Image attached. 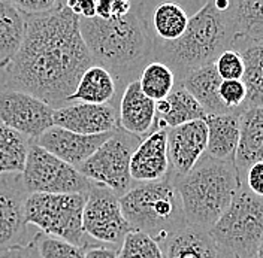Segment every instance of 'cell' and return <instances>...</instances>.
<instances>
[{
	"instance_id": "obj_21",
	"label": "cell",
	"mask_w": 263,
	"mask_h": 258,
	"mask_svg": "<svg viewBox=\"0 0 263 258\" xmlns=\"http://www.w3.org/2000/svg\"><path fill=\"white\" fill-rule=\"evenodd\" d=\"M163 258H223L208 231L184 226L162 245Z\"/></svg>"
},
{
	"instance_id": "obj_8",
	"label": "cell",
	"mask_w": 263,
	"mask_h": 258,
	"mask_svg": "<svg viewBox=\"0 0 263 258\" xmlns=\"http://www.w3.org/2000/svg\"><path fill=\"white\" fill-rule=\"evenodd\" d=\"M139 142V137L118 127L87 162L82 163L78 172L90 182L121 197L135 185L130 176V158Z\"/></svg>"
},
{
	"instance_id": "obj_5",
	"label": "cell",
	"mask_w": 263,
	"mask_h": 258,
	"mask_svg": "<svg viewBox=\"0 0 263 258\" xmlns=\"http://www.w3.org/2000/svg\"><path fill=\"white\" fill-rule=\"evenodd\" d=\"M123 215L132 231L147 234L162 245L185 224L180 194L172 177L149 184H135L120 197Z\"/></svg>"
},
{
	"instance_id": "obj_26",
	"label": "cell",
	"mask_w": 263,
	"mask_h": 258,
	"mask_svg": "<svg viewBox=\"0 0 263 258\" xmlns=\"http://www.w3.org/2000/svg\"><path fill=\"white\" fill-rule=\"evenodd\" d=\"M24 37V18L12 2L0 0V70L12 63Z\"/></svg>"
},
{
	"instance_id": "obj_27",
	"label": "cell",
	"mask_w": 263,
	"mask_h": 258,
	"mask_svg": "<svg viewBox=\"0 0 263 258\" xmlns=\"http://www.w3.org/2000/svg\"><path fill=\"white\" fill-rule=\"evenodd\" d=\"M239 54L244 62L241 82L247 91L246 102L239 112L253 108H263V45L248 47Z\"/></svg>"
},
{
	"instance_id": "obj_35",
	"label": "cell",
	"mask_w": 263,
	"mask_h": 258,
	"mask_svg": "<svg viewBox=\"0 0 263 258\" xmlns=\"http://www.w3.org/2000/svg\"><path fill=\"white\" fill-rule=\"evenodd\" d=\"M241 181L254 195L263 199V162L251 164Z\"/></svg>"
},
{
	"instance_id": "obj_12",
	"label": "cell",
	"mask_w": 263,
	"mask_h": 258,
	"mask_svg": "<svg viewBox=\"0 0 263 258\" xmlns=\"http://www.w3.org/2000/svg\"><path fill=\"white\" fill-rule=\"evenodd\" d=\"M208 131L203 120H196L178 127L166 130L169 173L187 175L206 151Z\"/></svg>"
},
{
	"instance_id": "obj_3",
	"label": "cell",
	"mask_w": 263,
	"mask_h": 258,
	"mask_svg": "<svg viewBox=\"0 0 263 258\" xmlns=\"http://www.w3.org/2000/svg\"><path fill=\"white\" fill-rule=\"evenodd\" d=\"M171 177L180 194L185 224L205 231L226 212L242 182L235 160L221 162L206 154L187 175Z\"/></svg>"
},
{
	"instance_id": "obj_34",
	"label": "cell",
	"mask_w": 263,
	"mask_h": 258,
	"mask_svg": "<svg viewBox=\"0 0 263 258\" xmlns=\"http://www.w3.org/2000/svg\"><path fill=\"white\" fill-rule=\"evenodd\" d=\"M60 0H12L16 11L23 15H41L57 8Z\"/></svg>"
},
{
	"instance_id": "obj_37",
	"label": "cell",
	"mask_w": 263,
	"mask_h": 258,
	"mask_svg": "<svg viewBox=\"0 0 263 258\" xmlns=\"http://www.w3.org/2000/svg\"><path fill=\"white\" fill-rule=\"evenodd\" d=\"M118 249H115L112 246H106V245H88L87 248H84V258H117Z\"/></svg>"
},
{
	"instance_id": "obj_1",
	"label": "cell",
	"mask_w": 263,
	"mask_h": 258,
	"mask_svg": "<svg viewBox=\"0 0 263 258\" xmlns=\"http://www.w3.org/2000/svg\"><path fill=\"white\" fill-rule=\"evenodd\" d=\"M23 18L21 47L3 70L0 85L59 109L69 103L85 69L95 65L82 41L80 18L65 2L49 12Z\"/></svg>"
},
{
	"instance_id": "obj_32",
	"label": "cell",
	"mask_w": 263,
	"mask_h": 258,
	"mask_svg": "<svg viewBox=\"0 0 263 258\" xmlns=\"http://www.w3.org/2000/svg\"><path fill=\"white\" fill-rule=\"evenodd\" d=\"M215 70L221 81H241L244 73V62L239 52L233 49H226L214 62Z\"/></svg>"
},
{
	"instance_id": "obj_4",
	"label": "cell",
	"mask_w": 263,
	"mask_h": 258,
	"mask_svg": "<svg viewBox=\"0 0 263 258\" xmlns=\"http://www.w3.org/2000/svg\"><path fill=\"white\" fill-rule=\"evenodd\" d=\"M230 49V29L226 11L206 2L189 18L184 34L174 42H154V60L166 65L177 84L192 70L213 65L221 52Z\"/></svg>"
},
{
	"instance_id": "obj_25",
	"label": "cell",
	"mask_w": 263,
	"mask_h": 258,
	"mask_svg": "<svg viewBox=\"0 0 263 258\" xmlns=\"http://www.w3.org/2000/svg\"><path fill=\"white\" fill-rule=\"evenodd\" d=\"M117 91L118 88L114 76L103 66L91 65L81 75L69 103L80 102L90 105H106L112 102Z\"/></svg>"
},
{
	"instance_id": "obj_28",
	"label": "cell",
	"mask_w": 263,
	"mask_h": 258,
	"mask_svg": "<svg viewBox=\"0 0 263 258\" xmlns=\"http://www.w3.org/2000/svg\"><path fill=\"white\" fill-rule=\"evenodd\" d=\"M32 141L0 121V177L21 175Z\"/></svg>"
},
{
	"instance_id": "obj_7",
	"label": "cell",
	"mask_w": 263,
	"mask_h": 258,
	"mask_svg": "<svg viewBox=\"0 0 263 258\" xmlns=\"http://www.w3.org/2000/svg\"><path fill=\"white\" fill-rule=\"evenodd\" d=\"M87 194H27L24 200V224L41 233L80 248L90 241L84 233L82 212Z\"/></svg>"
},
{
	"instance_id": "obj_2",
	"label": "cell",
	"mask_w": 263,
	"mask_h": 258,
	"mask_svg": "<svg viewBox=\"0 0 263 258\" xmlns=\"http://www.w3.org/2000/svg\"><path fill=\"white\" fill-rule=\"evenodd\" d=\"M80 32L95 65L114 76L117 88L136 81V75L154 60V42L148 30L142 3H133L123 16L80 18Z\"/></svg>"
},
{
	"instance_id": "obj_31",
	"label": "cell",
	"mask_w": 263,
	"mask_h": 258,
	"mask_svg": "<svg viewBox=\"0 0 263 258\" xmlns=\"http://www.w3.org/2000/svg\"><path fill=\"white\" fill-rule=\"evenodd\" d=\"M41 258H84V248L37 233L33 239Z\"/></svg>"
},
{
	"instance_id": "obj_6",
	"label": "cell",
	"mask_w": 263,
	"mask_h": 258,
	"mask_svg": "<svg viewBox=\"0 0 263 258\" xmlns=\"http://www.w3.org/2000/svg\"><path fill=\"white\" fill-rule=\"evenodd\" d=\"M208 233L223 254L256 258L263 242V199L241 182L229 208Z\"/></svg>"
},
{
	"instance_id": "obj_10",
	"label": "cell",
	"mask_w": 263,
	"mask_h": 258,
	"mask_svg": "<svg viewBox=\"0 0 263 258\" xmlns=\"http://www.w3.org/2000/svg\"><path fill=\"white\" fill-rule=\"evenodd\" d=\"M82 227L87 237L115 249L121 246L124 237L132 231L120 206V197L95 182H91L87 193Z\"/></svg>"
},
{
	"instance_id": "obj_24",
	"label": "cell",
	"mask_w": 263,
	"mask_h": 258,
	"mask_svg": "<svg viewBox=\"0 0 263 258\" xmlns=\"http://www.w3.org/2000/svg\"><path fill=\"white\" fill-rule=\"evenodd\" d=\"M205 116L206 113L200 105L180 84L166 98L156 102V130L174 129L196 120H205Z\"/></svg>"
},
{
	"instance_id": "obj_30",
	"label": "cell",
	"mask_w": 263,
	"mask_h": 258,
	"mask_svg": "<svg viewBox=\"0 0 263 258\" xmlns=\"http://www.w3.org/2000/svg\"><path fill=\"white\" fill-rule=\"evenodd\" d=\"M117 258H163V252L160 245L147 234L130 231L118 248Z\"/></svg>"
},
{
	"instance_id": "obj_16",
	"label": "cell",
	"mask_w": 263,
	"mask_h": 258,
	"mask_svg": "<svg viewBox=\"0 0 263 258\" xmlns=\"http://www.w3.org/2000/svg\"><path fill=\"white\" fill-rule=\"evenodd\" d=\"M230 29V49L241 52L263 45V0H235L226 9Z\"/></svg>"
},
{
	"instance_id": "obj_18",
	"label": "cell",
	"mask_w": 263,
	"mask_h": 258,
	"mask_svg": "<svg viewBox=\"0 0 263 258\" xmlns=\"http://www.w3.org/2000/svg\"><path fill=\"white\" fill-rule=\"evenodd\" d=\"M27 193L23 187H16L0 177V251L14 245L26 230L24 200Z\"/></svg>"
},
{
	"instance_id": "obj_22",
	"label": "cell",
	"mask_w": 263,
	"mask_h": 258,
	"mask_svg": "<svg viewBox=\"0 0 263 258\" xmlns=\"http://www.w3.org/2000/svg\"><path fill=\"white\" fill-rule=\"evenodd\" d=\"M205 124L208 131L205 154L215 160H235L239 142V113L206 115Z\"/></svg>"
},
{
	"instance_id": "obj_36",
	"label": "cell",
	"mask_w": 263,
	"mask_h": 258,
	"mask_svg": "<svg viewBox=\"0 0 263 258\" xmlns=\"http://www.w3.org/2000/svg\"><path fill=\"white\" fill-rule=\"evenodd\" d=\"M0 258H41L37 248L33 241L29 243H20L0 251Z\"/></svg>"
},
{
	"instance_id": "obj_19",
	"label": "cell",
	"mask_w": 263,
	"mask_h": 258,
	"mask_svg": "<svg viewBox=\"0 0 263 258\" xmlns=\"http://www.w3.org/2000/svg\"><path fill=\"white\" fill-rule=\"evenodd\" d=\"M259 162H263V108H253L239 112V142L235 154L239 177Z\"/></svg>"
},
{
	"instance_id": "obj_17",
	"label": "cell",
	"mask_w": 263,
	"mask_h": 258,
	"mask_svg": "<svg viewBox=\"0 0 263 258\" xmlns=\"http://www.w3.org/2000/svg\"><path fill=\"white\" fill-rule=\"evenodd\" d=\"M118 127L139 139L156 130V102L148 98L138 81L129 82L120 98Z\"/></svg>"
},
{
	"instance_id": "obj_38",
	"label": "cell",
	"mask_w": 263,
	"mask_h": 258,
	"mask_svg": "<svg viewBox=\"0 0 263 258\" xmlns=\"http://www.w3.org/2000/svg\"><path fill=\"white\" fill-rule=\"evenodd\" d=\"M256 258H263V242H262V245L259 246V249H257V254H256Z\"/></svg>"
},
{
	"instance_id": "obj_9",
	"label": "cell",
	"mask_w": 263,
	"mask_h": 258,
	"mask_svg": "<svg viewBox=\"0 0 263 258\" xmlns=\"http://www.w3.org/2000/svg\"><path fill=\"white\" fill-rule=\"evenodd\" d=\"M91 182L78 169L62 162L44 148L30 144L21 187L27 194H87Z\"/></svg>"
},
{
	"instance_id": "obj_13",
	"label": "cell",
	"mask_w": 263,
	"mask_h": 258,
	"mask_svg": "<svg viewBox=\"0 0 263 258\" xmlns=\"http://www.w3.org/2000/svg\"><path fill=\"white\" fill-rule=\"evenodd\" d=\"M52 123L55 127L78 134L96 136L118 129V112L111 103L90 105L73 102L55 109Z\"/></svg>"
},
{
	"instance_id": "obj_14",
	"label": "cell",
	"mask_w": 263,
	"mask_h": 258,
	"mask_svg": "<svg viewBox=\"0 0 263 258\" xmlns=\"http://www.w3.org/2000/svg\"><path fill=\"white\" fill-rule=\"evenodd\" d=\"M111 134L112 131L96 136H85L52 126L47 131H44L34 141V144L48 151L54 157L60 158L62 162L78 169L105 144V141Z\"/></svg>"
},
{
	"instance_id": "obj_20",
	"label": "cell",
	"mask_w": 263,
	"mask_h": 258,
	"mask_svg": "<svg viewBox=\"0 0 263 258\" xmlns=\"http://www.w3.org/2000/svg\"><path fill=\"white\" fill-rule=\"evenodd\" d=\"M178 84L189 91L206 115L232 113L220 98L221 78L218 76L214 63L189 72Z\"/></svg>"
},
{
	"instance_id": "obj_39",
	"label": "cell",
	"mask_w": 263,
	"mask_h": 258,
	"mask_svg": "<svg viewBox=\"0 0 263 258\" xmlns=\"http://www.w3.org/2000/svg\"><path fill=\"white\" fill-rule=\"evenodd\" d=\"M2 76H3V72L0 70V82H2Z\"/></svg>"
},
{
	"instance_id": "obj_15",
	"label": "cell",
	"mask_w": 263,
	"mask_h": 258,
	"mask_svg": "<svg viewBox=\"0 0 263 258\" xmlns=\"http://www.w3.org/2000/svg\"><path fill=\"white\" fill-rule=\"evenodd\" d=\"M169 158L166 130H154L133 151L130 158V176L135 184L157 182L167 176Z\"/></svg>"
},
{
	"instance_id": "obj_11",
	"label": "cell",
	"mask_w": 263,
	"mask_h": 258,
	"mask_svg": "<svg viewBox=\"0 0 263 258\" xmlns=\"http://www.w3.org/2000/svg\"><path fill=\"white\" fill-rule=\"evenodd\" d=\"M54 111L34 96L0 85V121L32 142L54 126Z\"/></svg>"
},
{
	"instance_id": "obj_33",
	"label": "cell",
	"mask_w": 263,
	"mask_h": 258,
	"mask_svg": "<svg viewBox=\"0 0 263 258\" xmlns=\"http://www.w3.org/2000/svg\"><path fill=\"white\" fill-rule=\"evenodd\" d=\"M246 87L241 81H221L220 98L229 111L239 113L241 106L246 102Z\"/></svg>"
},
{
	"instance_id": "obj_23",
	"label": "cell",
	"mask_w": 263,
	"mask_h": 258,
	"mask_svg": "<svg viewBox=\"0 0 263 258\" xmlns=\"http://www.w3.org/2000/svg\"><path fill=\"white\" fill-rule=\"evenodd\" d=\"M147 5L151 11H147L142 3V12L153 42H174L180 39L189 24L185 9L174 2H160L153 6L151 3Z\"/></svg>"
},
{
	"instance_id": "obj_29",
	"label": "cell",
	"mask_w": 263,
	"mask_h": 258,
	"mask_svg": "<svg viewBox=\"0 0 263 258\" xmlns=\"http://www.w3.org/2000/svg\"><path fill=\"white\" fill-rule=\"evenodd\" d=\"M142 93L153 102H160L172 93L177 85L174 72L160 62H149L138 76Z\"/></svg>"
}]
</instances>
